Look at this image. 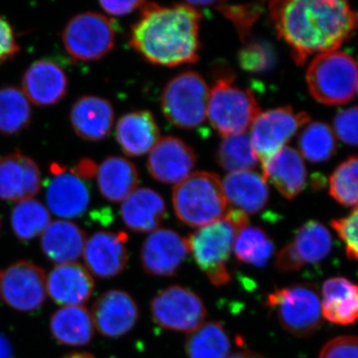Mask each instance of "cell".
<instances>
[{"label":"cell","instance_id":"1","mask_svg":"<svg viewBox=\"0 0 358 358\" xmlns=\"http://www.w3.org/2000/svg\"><path fill=\"white\" fill-rule=\"evenodd\" d=\"M278 36L291 48L296 64L315 53L336 51L352 37L357 15L338 0H278L268 3Z\"/></svg>","mask_w":358,"mask_h":358},{"label":"cell","instance_id":"2","mask_svg":"<svg viewBox=\"0 0 358 358\" xmlns=\"http://www.w3.org/2000/svg\"><path fill=\"white\" fill-rule=\"evenodd\" d=\"M129 44L154 64L176 67L199 59L201 13L189 4L162 7L145 2Z\"/></svg>","mask_w":358,"mask_h":358},{"label":"cell","instance_id":"3","mask_svg":"<svg viewBox=\"0 0 358 358\" xmlns=\"http://www.w3.org/2000/svg\"><path fill=\"white\" fill-rule=\"evenodd\" d=\"M248 215L230 208L220 220L200 227L186 237L189 254L211 284L223 287L231 281L227 263L239 231L248 226Z\"/></svg>","mask_w":358,"mask_h":358},{"label":"cell","instance_id":"4","mask_svg":"<svg viewBox=\"0 0 358 358\" xmlns=\"http://www.w3.org/2000/svg\"><path fill=\"white\" fill-rule=\"evenodd\" d=\"M173 204L179 220L190 227H203L220 220L230 209L222 181L208 171L192 173L176 185Z\"/></svg>","mask_w":358,"mask_h":358},{"label":"cell","instance_id":"5","mask_svg":"<svg viewBox=\"0 0 358 358\" xmlns=\"http://www.w3.org/2000/svg\"><path fill=\"white\" fill-rule=\"evenodd\" d=\"M306 79L310 93L317 102L343 105L357 95V62L343 51L319 54L308 66Z\"/></svg>","mask_w":358,"mask_h":358},{"label":"cell","instance_id":"6","mask_svg":"<svg viewBox=\"0 0 358 358\" xmlns=\"http://www.w3.org/2000/svg\"><path fill=\"white\" fill-rule=\"evenodd\" d=\"M233 81L230 76L219 78L209 90L206 115L211 126L224 138L246 133L260 114L253 93L235 86Z\"/></svg>","mask_w":358,"mask_h":358},{"label":"cell","instance_id":"7","mask_svg":"<svg viewBox=\"0 0 358 358\" xmlns=\"http://www.w3.org/2000/svg\"><path fill=\"white\" fill-rule=\"evenodd\" d=\"M266 306L275 313L282 329L298 338L312 336L324 320L319 289L310 282L275 289L268 294Z\"/></svg>","mask_w":358,"mask_h":358},{"label":"cell","instance_id":"8","mask_svg":"<svg viewBox=\"0 0 358 358\" xmlns=\"http://www.w3.org/2000/svg\"><path fill=\"white\" fill-rule=\"evenodd\" d=\"M208 98V85L204 78L187 71L167 83L162 95V113L174 126L194 129L205 121Z\"/></svg>","mask_w":358,"mask_h":358},{"label":"cell","instance_id":"9","mask_svg":"<svg viewBox=\"0 0 358 358\" xmlns=\"http://www.w3.org/2000/svg\"><path fill=\"white\" fill-rule=\"evenodd\" d=\"M62 41L71 57L91 62L105 57L115 42L114 21L98 13H83L71 18L62 33Z\"/></svg>","mask_w":358,"mask_h":358},{"label":"cell","instance_id":"10","mask_svg":"<svg viewBox=\"0 0 358 358\" xmlns=\"http://www.w3.org/2000/svg\"><path fill=\"white\" fill-rule=\"evenodd\" d=\"M150 313L155 324L162 329L189 334L204 324L207 310L199 294L174 285L152 299Z\"/></svg>","mask_w":358,"mask_h":358},{"label":"cell","instance_id":"11","mask_svg":"<svg viewBox=\"0 0 358 358\" xmlns=\"http://www.w3.org/2000/svg\"><path fill=\"white\" fill-rule=\"evenodd\" d=\"M310 121L306 112L291 107L277 108L260 113L252 124V147L261 164L286 147L296 131Z\"/></svg>","mask_w":358,"mask_h":358},{"label":"cell","instance_id":"12","mask_svg":"<svg viewBox=\"0 0 358 358\" xmlns=\"http://www.w3.org/2000/svg\"><path fill=\"white\" fill-rule=\"evenodd\" d=\"M0 289L9 307L23 313L35 312L46 301V274L36 264L18 261L1 272Z\"/></svg>","mask_w":358,"mask_h":358},{"label":"cell","instance_id":"13","mask_svg":"<svg viewBox=\"0 0 358 358\" xmlns=\"http://www.w3.org/2000/svg\"><path fill=\"white\" fill-rule=\"evenodd\" d=\"M51 173L53 176L46 189L49 210L63 220L83 215L91 202V192L85 179L74 169L58 164H52Z\"/></svg>","mask_w":358,"mask_h":358},{"label":"cell","instance_id":"14","mask_svg":"<svg viewBox=\"0 0 358 358\" xmlns=\"http://www.w3.org/2000/svg\"><path fill=\"white\" fill-rule=\"evenodd\" d=\"M189 254L186 238L176 231L157 229L148 235L141 251V262L148 275L171 277L176 275Z\"/></svg>","mask_w":358,"mask_h":358},{"label":"cell","instance_id":"15","mask_svg":"<svg viewBox=\"0 0 358 358\" xmlns=\"http://www.w3.org/2000/svg\"><path fill=\"white\" fill-rule=\"evenodd\" d=\"M128 235L124 232L99 231L87 239L83 252L85 267L100 279L121 274L129 261Z\"/></svg>","mask_w":358,"mask_h":358},{"label":"cell","instance_id":"16","mask_svg":"<svg viewBox=\"0 0 358 358\" xmlns=\"http://www.w3.org/2000/svg\"><path fill=\"white\" fill-rule=\"evenodd\" d=\"M196 155L185 141L176 136L159 138L150 152L148 171L164 185H178L192 174L196 164Z\"/></svg>","mask_w":358,"mask_h":358},{"label":"cell","instance_id":"17","mask_svg":"<svg viewBox=\"0 0 358 358\" xmlns=\"http://www.w3.org/2000/svg\"><path fill=\"white\" fill-rule=\"evenodd\" d=\"M95 329L102 336L117 338L129 333L140 317V308L133 296L122 289L101 294L92 308Z\"/></svg>","mask_w":358,"mask_h":358},{"label":"cell","instance_id":"18","mask_svg":"<svg viewBox=\"0 0 358 358\" xmlns=\"http://www.w3.org/2000/svg\"><path fill=\"white\" fill-rule=\"evenodd\" d=\"M41 189V173L36 162L15 152L0 159V199L18 202L31 199Z\"/></svg>","mask_w":358,"mask_h":358},{"label":"cell","instance_id":"19","mask_svg":"<svg viewBox=\"0 0 358 358\" xmlns=\"http://www.w3.org/2000/svg\"><path fill=\"white\" fill-rule=\"evenodd\" d=\"M68 77L57 63L48 59L35 61L25 71L22 92L29 102L40 107L55 105L67 94Z\"/></svg>","mask_w":358,"mask_h":358},{"label":"cell","instance_id":"20","mask_svg":"<svg viewBox=\"0 0 358 358\" xmlns=\"http://www.w3.org/2000/svg\"><path fill=\"white\" fill-rule=\"evenodd\" d=\"M95 288L93 275L81 264L56 265L47 277V294L59 306H82Z\"/></svg>","mask_w":358,"mask_h":358},{"label":"cell","instance_id":"21","mask_svg":"<svg viewBox=\"0 0 358 358\" xmlns=\"http://www.w3.org/2000/svg\"><path fill=\"white\" fill-rule=\"evenodd\" d=\"M70 121L79 138L89 141H103L114 126V107L109 100L101 96H81L71 109Z\"/></svg>","mask_w":358,"mask_h":358},{"label":"cell","instance_id":"22","mask_svg":"<svg viewBox=\"0 0 358 358\" xmlns=\"http://www.w3.org/2000/svg\"><path fill=\"white\" fill-rule=\"evenodd\" d=\"M263 178L270 181L285 199L298 196L307 185L303 157L293 148L284 147L262 164Z\"/></svg>","mask_w":358,"mask_h":358},{"label":"cell","instance_id":"23","mask_svg":"<svg viewBox=\"0 0 358 358\" xmlns=\"http://www.w3.org/2000/svg\"><path fill=\"white\" fill-rule=\"evenodd\" d=\"M166 215L164 199L150 188H138L122 202L121 217L134 232H154L159 229Z\"/></svg>","mask_w":358,"mask_h":358},{"label":"cell","instance_id":"24","mask_svg":"<svg viewBox=\"0 0 358 358\" xmlns=\"http://www.w3.org/2000/svg\"><path fill=\"white\" fill-rule=\"evenodd\" d=\"M159 129L148 110L131 112L121 117L115 127V140L124 155L148 154L159 141Z\"/></svg>","mask_w":358,"mask_h":358},{"label":"cell","instance_id":"25","mask_svg":"<svg viewBox=\"0 0 358 358\" xmlns=\"http://www.w3.org/2000/svg\"><path fill=\"white\" fill-rule=\"evenodd\" d=\"M222 187L229 206L246 215L258 213L268 203L267 181L255 171L231 173L224 178Z\"/></svg>","mask_w":358,"mask_h":358},{"label":"cell","instance_id":"26","mask_svg":"<svg viewBox=\"0 0 358 358\" xmlns=\"http://www.w3.org/2000/svg\"><path fill=\"white\" fill-rule=\"evenodd\" d=\"M86 233L77 224L68 220L51 222L41 235V249L51 262L75 263L83 256Z\"/></svg>","mask_w":358,"mask_h":358},{"label":"cell","instance_id":"27","mask_svg":"<svg viewBox=\"0 0 358 358\" xmlns=\"http://www.w3.org/2000/svg\"><path fill=\"white\" fill-rule=\"evenodd\" d=\"M322 315L333 324L350 326L358 315V288L345 277L327 280L322 289Z\"/></svg>","mask_w":358,"mask_h":358},{"label":"cell","instance_id":"28","mask_svg":"<svg viewBox=\"0 0 358 358\" xmlns=\"http://www.w3.org/2000/svg\"><path fill=\"white\" fill-rule=\"evenodd\" d=\"M96 174L101 194L114 203L124 201L140 182L136 166L122 157H110L103 160Z\"/></svg>","mask_w":358,"mask_h":358},{"label":"cell","instance_id":"29","mask_svg":"<svg viewBox=\"0 0 358 358\" xmlns=\"http://www.w3.org/2000/svg\"><path fill=\"white\" fill-rule=\"evenodd\" d=\"M49 326L54 338L68 346L89 345L95 334L91 312L83 306L61 307L52 315Z\"/></svg>","mask_w":358,"mask_h":358},{"label":"cell","instance_id":"30","mask_svg":"<svg viewBox=\"0 0 358 358\" xmlns=\"http://www.w3.org/2000/svg\"><path fill=\"white\" fill-rule=\"evenodd\" d=\"M301 265H315L326 260L333 250V236L324 224L310 220L303 224L289 243Z\"/></svg>","mask_w":358,"mask_h":358},{"label":"cell","instance_id":"31","mask_svg":"<svg viewBox=\"0 0 358 358\" xmlns=\"http://www.w3.org/2000/svg\"><path fill=\"white\" fill-rule=\"evenodd\" d=\"M231 341L225 327L217 322H207L188 334L185 352L188 358H227Z\"/></svg>","mask_w":358,"mask_h":358},{"label":"cell","instance_id":"32","mask_svg":"<svg viewBox=\"0 0 358 358\" xmlns=\"http://www.w3.org/2000/svg\"><path fill=\"white\" fill-rule=\"evenodd\" d=\"M32 120L29 101L16 87L0 89V133L14 136L28 128Z\"/></svg>","mask_w":358,"mask_h":358},{"label":"cell","instance_id":"33","mask_svg":"<svg viewBox=\"0 0 358 358\" xmlns=\"http://www.w3.org/2000/svg\"><path fill=\"white\" fill-rule=\"evenodd\" d=\"M10 223L14 235L18 239L30 241L43 234L50 225V212L37 200H23L11 211Z\"/></svg>","mask_w":358,"mask_h":358},{"label":"cell","instance_id":"34","mask_svg":"<svg viewBox=\"0 0 358 358\" xmlns=\"http://www.w3.org/2000/svg\"><path fill=\"white\" fill-rule=\"evenodd\" d=\"M233 250L240 262L262 268L274 254L275 244L261 228L246 226L238 233Z\"/></svg>","mask_w":358,"mask_h":358},{"label":"cell","instance_id":"35","mask_svg":"<svg viewBox=\"0 0 358 358\" xmlns=\"http://www.w3.org/2000/svg\"><path fill=\"white\" fill-rule=\"evenodd\" d=\"M216 159L219 166L230 173L252 171L259 162L250 134L246 133L224 138L219 145Z\"/></svg>","mask_w":358,"mask_h":358},{"label":"cell","instance_id":"36","mask_svg":"<svg viewBox=\"0 0 358 358\" xmlns=\"http://www.w3.org/2000/svg\"><path fill=\"white\" fill-rule=\"evenodd\" d=\"M301 155L312 162L329 160L336 154L338 143L333 129L322 122L308 124L299 138Z\"/></svg>","mask_w":358,"mask_h":358},{"label":"cell","instance_id":"37","mask_svg":"<svg viewBox=\"0 0 358 358\" xmlns=\"http://www.w3.org/2000/svg\"><path fill=\"white\" fill-rule=\"evenodd\" d=\"M357 157L341 162L329 178V193L334 200L346 207H357Z\"/></svg>","mask_w":358,"mask_h":358},{"label":"cell","instance_id":"38","mask_svg":"<svg viewBox=\"0 0 358 358\" xmlns=\"http://www.w3.org/2000/svg\"><path fill=\"white\" fill-rule=\"evenodd\" d=\"M214 6L235 25L243 42H246L251 36L252 26L264 10V2L235 6L227 2L215 1Z\"/></svg>","mask_w":358,"mask_h":358},{"label":"cell","instance_id":"39","mask_svg":"<svg viewBox=\"0 0 358 358\" xmlns=\"http://www.w3.org/2000/svg\"><path fill=\"white\" fill-rule=\"evenodd\" d=\"M357 207L346 217L334 219L331 220V227L338 233L341 241L345 243L346 256L350 261L357 260Z\"/></svg>","mask_w":358,"mask_h":358},{"label":"cell","instance_id":"40","mask_svg":"<svg viewBox=\"0 0 358 358\" xmlns=\"http://www.w3.org/2000/svg\"><path fill=\"white\" fill-rule=\"evenodd\" d=\"M240 65L247 72H262L272 62L271 49L260 43H249L238 55Z\"/></svg>","mask_w":358,"mask_h":358},{"label":"cell","instance_id":"41","mask_svg":"<svg viewBox=\"0 0 358 358\" xmlns=\"http://www.w3.org/2000/svg\"><path fill=\"white\" fill-rule=\"evenodd\" d=\"M357 108L339 110L334 117V134L348 145L355 147L357 143Z\"/></svg>","mask_w":358,"mask_h":358},{"label":"cell","instance_id":"42","mask_svg":"<svg viewBox=\"0 0 358 358\" xmlns=\"http://www.w3.org/2000/svg\"><path fill=\"white\" fill-rule=\"evenodd\" d=\"M357 343L355 336L333 338L322 346L319 358H357Z\"/></svg>","mask_w":358,"mask_h":358},{"label":"cell","instance_id":"43","mask_svg":"<svg viewBox=\"0 0 358 358\" xmlns=\"http://www.w3.org/2000/svg\"><path fill=\"white\" fill-rule=\"evenodd\" d=\"M20 50L10 24L0 17V65L13 59Z\"/></svg>","mask_w":358,"mask_h":358},{"label":"cell","instance_id":"44","mask_svg":"<svg viewBox=\"0 0 358 358\" xmlns=\"http://www.w3.org/2000/svg\"><path fill=\"white\" fill-rule=\"evenodd\" d=\"M275 267L280 272H296L303 268L298 257L294 253L291 245L288 244L279 252L275 259Z\"/></svg>","mask_w":358,"mask_h":358},{"label":"cell","instance_id":"45","mask_svg":"<svg viewBox=\"0 0 358 358\" xmlns=\"http://www.w3.org/2000/svg\"><path fill=\"white\" fill-rule=\"evenodd\" d=\"M99 4L110 15L124 16L136 9L143 8L145 1H100Z\"/></svg>","mask_w":358,"mask_h":358},{"label":"cell","instance_id":"46","mask_svg":"<svg viewBox=\"0 0 358 358\" xmlns=\"http://www.w3.org/2000/svg\"><path fill=\"white\" fill-rule=\"evenodd\" d=\"M73 169L78 176H81L85 180L91 179L96 173V164L92 162L91 159L81 160V162H78L76 166L73 167Z\"/></svg>","mask_w":358,"mask_h":358},{"label":"cell","instance_id":"47","mask_svg":"<svg viewBox=\"0 0 358 358\" xmlns=\"http://www.w3.org/2000/svg\"><path fill=\"white\" fill-rule=\"evenodd\" d=\"M13 348L6 334L0 333V358H13Z\"/></svg>","mask_w":358,"mask_h":358},{"label":"cell","instance_id":"48","mask_svg":"<svg viewBox=\"0 0 358 358\" xmlns=\"http://www.w3.org/2000/svg\"><path fill=\"white\" fill-rule=\"evenodd\" d=\"M227 358H268L264 357L259 353L251 352V350H244V352H239L230 355Z\"/></svg>","mask_w":358,"mask_h":358},{"label":"cell","instance_id":"49","mask_svg":"<svg viewBox=\"0 0 358 358\" xmlns=\"http://www.w3.org/2000/svg\"><path fill=\"white\" fill-rule=\"evenodd\" d=\"M64 358H96L94 355H90V353L86 352H77L72 353V355H67Z\"/></svg>","mask_w":358,"mask_h":358},{"label":"cell","instance_id":"50","mask_svg":"<svg viewBox=\"0 0 358 358\" xmlns=\"http://www.w3.org/2000/svg\"><path fill=\"white\" fill-rule=\"evenodd\" d=\"M0 280H1V272H0ZM0 298H1V289H0Z\"/></svg>","mask_w":358,"mask_h":358},{"label":"cell","instance_id":"51","mask_svg":"<svg viewBox=\"0 0 358 358\" xmlns=\"http://www.w3.org/2000/svg\"><path fill=\"white\" fill-rule=\"evenodd\" d=\"M0 233H1V219H0Z\"/></svg>","mask_w":358,"mask_h":358}]
</instances>
